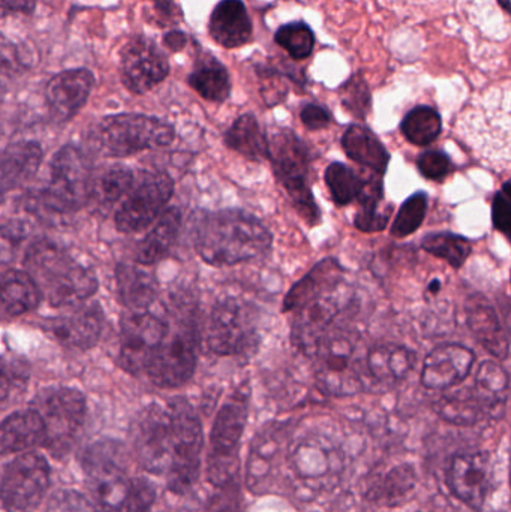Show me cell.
Segmentation results:
<instances>
[{
	"label": "cell",
	"instance_id": "cell-56",
	"mask_svg": "<svg viewBox=\"0 0 511 512\" xmlns=\"http://www.w3.org/2000/svg\"><path fill=\"white\" fill-rule=\"evenodd\" d=\"M500 2L501 8L504 9V11L510 12L511 14V0H498Z\"/></svg>",
	"mask_w": 511,
	"mask_h": 512
},
{
	"label": "cell",
	"instance_id": "cell-58",
	"mask_svg": "<svg viewBox=\"0 0 511 512\" xmlns=\"http://www.w3.org/2000/svg\"><path fill=\"white\" fill-rule=\"evenodd\" d=\"M510 486H511V466H510Z\"/></svg>",
	"mask_w": 511,
	"mask_h": 512
},
{
	"label": "cell",
	"instance_id": "cell-28",
	"mask_svg": "<svg viewBox=\"0 0 511 512\" xmlns=\"http://www.w3.org/2000/svg\"><path fill=\"white\" fill-rule=\"evenodd\" d=\"M342 276V267L329 258L315 265L302 280L296 283L285 295L284 312H297V310L305 307L306 304L312 303L317 298L329 294L338 285Z\"/></svg>",
	"mask_w": 511,
	"mask_h": 512
},
{
	"label": "cell",
	"instance_id": "cell-11",
	"mask_svg": "<svg viewBox=\"0 0 511 512\" xmlns=\"http://www.w3.org/2000/svg\"><path fill=\"white\" fill-rule=\"evenodd\" d=\"M269 159L275 168L276 177L290 195L294 207L311 225L320 221V210L309 188V150L294 132L282 129L273 135Z\"/></svg>",
	"mask_w": 511,
	"mask_h": 512
},
{
	"label": "cell",
	"instance_id": "cell-29",
	"mask_svg": "<svg viewBox=\"0 0 511 512\" xmlns=\"http://www.w3.org/2000/svg\"><path fill=\"white\" fill-rule=\"evenodd\" d=\"M44 152L36 141H18L9 144L2 153L0 162V185L2 192L12 191L29 182L39 170Z\"/></svg>",
	"mask_w": 511,
	"mask_h": 512
},
{
	"label": "cell",
	"instance_id": "cell-44",
	"mask_svg": "<svg viewBox=\"0 0 511 512\" xmlns=\"http://www.w3.org/2000/svg\"><path fill=\"white\" fill-rule=\"evenodd\" d=\"M275 42L288 51L294 60H305L311 56L315 47V35L311 27L303 21L285 24L279 27Z\"/></svg>",
	"mask_w": 511,
	"mask_h": 512
},
{
	"label": "cell",
	"instance_id": "cell-21",
	"mask_svg": "<svg viewBox=\"0 0 511 512\" xmlns=\"http://www.w3.org/2000/svg\"><path fill=\"white\" fill-rule=\"evenodd\" d=\"M95 86V77L89 69H68L48 81L45 98L48 110L56 122L71 120L86 105Z\"/></svg>",
	"mask_w": 511,
	"mask_h": 512
},
{
	"label": "cell",
	"instance_id": "cell-31",
	"mask_svg": "<svg viewBox=\"0 0 511 512\" xmlns=\"http://www.w3.org/2000/svg\"><path fill=\"white\" fill-rule=\"evenodd\" d=\"M182 227V213L176 207L165 210L164 215L158 219L155 227L141 240L135 252L137 264L149 265L162 261L176 243Z\"/></svg>",
	"mask_w": 511,
	"mask_h": 512
},
{
	"label": "cell",
	"instance_id": "cell-45",
	"mask_svg": "<svg viewBox=\"0 0 511 512\" xmlns=\"http://www.w3.org/2000/svg\"><path fill=\"white\" fill-rule=\"evenodd\" d=\"M428 210V195L423 192L411 195L399 210L395 222L392 225V234L395 237H408L416 233L425 221Z\"/></svg>",
	"mask_w": 511,
	"mask_h": 512
},
{
	"label": "cell",
	"instance_id": "cell-19",
	"mask_svg": "<svg viewBox=\"0 0 511 512\" xmlns=\"http://www.w3.org/2000/svg\"><path fill=\"white\" fill-rule=\"evenodd\" d=\"M105 315L98 301H84L47 322V330L60 345L87 351L101 339Z\"/></svg>",
	"mask_w": 511,
	"mask_h": 512
},
{
	"label": "cell",
	"instance_id": "cell-53",
	"mask_svg": "<svg viewBox=\"0 0 511 512\" xmlns=\"http://www.w3.org/2000/svg\"><path fill=\"white\" fill-rule=\"evenodd\" d=\"M186 42H188V38H186L185 33L180 32V30H171V32H168L167 35L164 36V44L173 51L183 50Z\"/></svg>",
	"mask_w": 511,
	"mask_h": 512
},
{
	"label": "cell",
	"instance_id": "cell-36",
	"mask_svg": "<svg viewBox=\"0 0 511 512\" xmlns=\"http://www.w3.org/2000/svg\"><path fill=\"white\" fill-rule=\"evenodd\" d=\"M414 355L402 346H377L366 357V369L380 382H398L413 369Z\"/></svg>",
	"mask_w": 511,
	"mask_h": 512
},
{
	"label": "cell",
	"instance_id": "cell-59",
	"mask_svg": "<svg viewBox=\"0 0 511 512\" xmlns=\"http://www.w3.org/2000/svg\"><path fill=\"white\" fill-rule=\"evenodd\" d=\"M419 512H426V511H419Z\"/></svg>",
	"mask_w": 511,
	"mask_h": 512
},
{
	"label": "cell",
	"instance_id": "cell-10",
	"mask_svg": "<svg viewBox=\"0 0 511 512\" xmlns=\"http://www.w3.org/2000/svg\"><path fill=\"white\" fill-rule=\"evenodd\" d=\"M92 162L83 150L65 146L50 162V182L42 194V203L57 213L80 210L92 200Z\"/></svg>",
	"mask_w": 511,
	"mask_h": 512
},
{
	"label": "cell",
	"instance_id": "cell-26",
	"mask_svg": "<svg viewBox=\"0 0 511 512\" xmlns=\"http://www.w3.org/2000/svg\"><path fill=\"white\" fill-rule=\"evenodd\" d=\"M468 327L476 339L494 357L504 360L509 355V337L498 319L494 306L482 294L471 295L467 301Z\"/></svg>",
	"mask_w": 511,
	"mask_h": 512
},
{
	"label": "cell",
	"instance_id": "cell-30",
	"mask_svg": "<svg viewBox=\"0 0 511 512\" xmlns=\"http://www.w3.org/2000/svg\"><path fill=\"white\" fill-rule=\"evenodd\" d=\"M41 289L26 270H6L2 276L3 318H17L26 315L39 306Z\"/></svg>",
	"mask_w": 511,
	"mask_h": 512
},
{
	"label": "cell",
	"instance_id": "cell-40",
	"mask_svg": "<svg viewBox=\"0 0 511 512\" xmlns=\"http://www.w3.org/2000/svg\"><path fill=\"white\" fill-rule=\"evenodd\" d=\"M437 411L444 420L458 426H473L488 417L474 388L444 396L438 402Z\"/></svg>",
	"mask_w": 511,
	"mask_h": 512
},
{
	"label": "cell",
	"instance_id": "cell-34",
	"mask_svg": "<svg viewBox=\"0 0 511 512\" xmlns=\"http://www.w3.org/2000/svg\"><path fill=\"white\" fill-rule=\"evenodd\" d=\"M474 391L488 417L497 418L503 412L509 394V376L495 361L480 364L474 381Z\"/></svg>",
	"mask_w": 511,
	"mask_h": 512
},
{
	"label": "cell",
	"instance_id": "cell-23",
	"mask_svg": "<svg viewBox=\"0 0 511 512\" xmlns=\"http://www.w3.org/2000/svg\"><path fill=\"white\" fill-rule=\"evenodd\" d=\"M476 355L464 345H441L426 357L422 384L429 390H447L461 384L473 369Z\"/></svg>",
	"mask_w": 511,
	"mask_h": 512
},
{
	"label": "cell",
	"instance_id": "cell-46",
	"mask_svg": "<svg viewBox=\"0 0 511 512\" xmlns=\"http://www.w3.org/2000/svg\"><path fill=\"white\" fill-rule=\"evenodd\" d=\"M342 104L357 117H365L371 107V93L365 80L356 75L341 90Z\"/></svg>",
	"mask_w": 511,
	"mask_h": 512
},
{
	"label": "cell",
	"instance_id": "cell-4",
	"mask_svg": "<svg viewBox=\"0 0 511 512\" xmlns=\"http://www.w3.org/2000/svg\"><path fill=\"white\" fill-rule=\"evenodd\" d=\"M459 132L485 162L511 171V81L477 96L462 113Z\"/></svg>",
	"mask_w": 511,
	"mask_h": 512
},
{
	"label": "cell",
	"instance_id": "cell-49",
	"mask_svg": "<svg viewBox=\"0 0 511 512\" xmlns=\"http://www.w3.org/2000/svg\"><path fill=\"white\" fill-rule=\"evenodd\" d=\"M45 512H95L89 499L75 490H60L51 496Z\"/></svg>",
	"mask_w": 511,
	"mask_h": 512
},
{
	"label": "cell",
	"instance_id": "cell-14",
	"mask_svg": "<svg viewBox=\"0 0 511 512\" xmlns=\"http://www.w3.org/2000/svg\"><path fill=\"white\" fill-rule=\"evenodd\" d=\"M174 194V182L164 171H146L116 212L120 233L135 234L146 230L164 215Z\"/></svg>",
	"mask_w": 511,
	"mask_h": 512
},
{
	"label": "cell",
	"instance_id": "cell-22",
	"mask_svg": "<svg viewBox=\"0 0 511 512\" xmlns=\"http://www.w3.org/2000/svg\"><path fill=\"white\" fill-rule=\"evenodd\" d=\"M339 309V301L329 292L297 310L291 330L294 346L303 354L314 357L323 340L329 336Z\"/></svg>",
	"mask_w": 511,
	"mask_h": 512
},
{
	"label": "cell",
	"instance_id": "cell-43",
	"mask_svg": "<svg viewBox=\"0 0 511 512\" xmlns=\"http://www.w3.org/2000/svg\"><path fill=\"white\" fill-rule=\"evenodd\" d=\"M422 246L426 252L444 259L453 268H461L473 249L465 237L452 233L429 234L423 239Z\"/></svg>",
	"mask_w": 511,
	"mask_h": 512
},
{
	"label": "cell",
	"instance_id": "cell-5",
	"mask_svg": "<svg viewBox=\"0 0 511 512\" xmlns=\"http://www.w3.org/2000/svg\"><path fill=\"white\" fill-rule=\"evenodd\" d=\"M171 429V465L167 486L171 492H189L200 478L203 462L204 435L200 417L188 400H170L167 403Z\"/></svg>",
	"mask_w": 511,
	"mask_h": 512
},
{
	"label": "cell",
	"instance_id": "cell-51",
	"mask_svg": "<svg viewBox=\"0 0 511 512\" xmlns=\"http://www.w3.org/2000/svg\"><path fill=\"white\" fill-rule=\"evenodd\" d=\"M300 119L306 128L318 131V129L327 128L332 117H330L329 111L321 105L309 104L300 111Z\"/></svg>",
	"mask_w": 511,
	"mask_h": 512
},
{
	"label": "cell",
	"instance_id": "cell-37",
	"mask_svg": "<svg viewBox=\"0 0 511 512\" xmlns=\"http://www.w3.org/2000/svg\"><path fill=\"white\" fill-rule=\"evenodd\" d=\"M134 188V173L122 164L110 165L95 173L92 186V200L101 207H111L128 197Z\"/></svg>",
	"mask_w": 511,
	"mask_h": 512
},
{
	"label": "cell",
	"instance_id": "cell-6",
	"mask_svg": "<svg viewBox=\"0 0 511 512\" xmlns=\"http://www.w3.org/2000/svg\"><path fill=\"white\" fill-rule=\"evenodd\" d=\"M176 137L173 126L144 114L105 117L93 132L96 152L107 158H126L143 150L170 146Z\"/></svg>",
	"mask_w": 511,
	"mask_h": 512
},
{
	"label": "cell",
	"instance_id": "cell-57",
	"mask_svg": "<svg viewBox=\"0 0 511 512\" xmlns=\"http://www.w3.org/2000/svg\"><path fill=\"white\" fill-rule=\"evenodd\" d=\"M504 195L509 198L511 203V183H506V185H504Z\"/></svg>",
	"mask_w": 511,
	"mask_h": 512
},
{
	"label": "cell",
	"instance_id": "cell-2",
	"mask_svg": "<svg viewBox=\"0 0 511 512\" xmlns=\"http://www.w3.org/2000/svg\"><path fill=\"white\" fill-rule=\"evenodd\" d=\"M194 246L207 264L230 267L266 254L272 234L260 219L243 210L201 213L195 222Z\"/></svg>",
	"mask_w": 511,
	"mask_h": 512
},
{
	"label": "cell",
	"instance_id": "cell-47",
	"mask_svg": "<svg viewBox=\"0 0 511 512\" xmlns=\"http://www.w3.org/2000/svg\"><path fill=\"white\" fill-rule=\"evenodd\" d=\"M417 168L429 180H443L452 170L449 156L440 150H426L417 159Z\"/></svg>",
	"mask_w": 511,
	"mask_h": 512
},
{
	"label": "cell",
	"instance_id": "cell-39",
	"mask_svg": "<svg viewBox=\"0 0 511 512\" xmlns=\"http://www.w3.org/2000/svg\"><path fill=\"white\" fill-rule=\"evenodd\" d=\"M443 122L440 113L428 105L413 108L401 123L404 137L414 146L426 147L440 137Z\"/></svg>",
	"mask_w": 511,
	"mask_h": 512
},
{
	"label": "cell",
	"instance_id": "cell-16",
	"mask_svg": "<svg viewBox=\"0 0 511 512\" xmlns=\"http://www.w3.org/2000/svg\"><path fill=\"white\" fill-rule=\"evenodd\" d=\"M168 321L153 315L150 310L128 312L120 319L119 364L131 375H146L158 352Z\"/></svg>",
	"mask_w": 511,
	"mask_h": 512
},
{
	"label": "cell",
	"instance_id": "cell-7",
	"mask_svg": "<svg viewBox=\"0 0 511 512\" xmlns=\"http://www.w3.org/2000/svg\"><path fill=\"white\" fill-rule=\"evenodd\" d=\"M41 414L47 432L45 450L56 457L68 456L77 444L86 421V399L80 391L69 387L42 390L32 402Z\"/></svg>",
	"mask_w": 511,
	"mask_h": 512
},
{
	"label": "cell",
	"instance_id": "cell-42",
	"mask_svg": "<svg viewBox=\"0 0 511 512\" xmlns=\"http://www.w3.org/2000/svg\"><path fill=\"white\" fill-rule=\"evenodd\" d=\"M326 183L338 206H348L362 195L366 183L347 165L333 162L326 170Z\"/></svg>",
	"mask_w": 511,
	"mask_h": 512
},
{
	"label": "cell",
	"instance_id": "cell-38",
	"mask_svg": "<svg viewBox=\"0 0 511 512\" xmlns=\"http://www.w3.org/2000/svg\"><path fill=\"white\" fill-rule=\"evenodd\" d=\"M188 83L201 98L218 104L227 101L231 93L230 75L216 60H207L203 65L197 66L189 75Z\"/></svg>",
	"mask_w": 511,
	"mask_h": 512
},
{
	"label": "cell",
	"instance_id": "cell-52",
	"mask_svg": "<svg viewBox=\"0 0 511 512\" xmlns=\"http://www.w3.org/2000/svg\"><path fill=\"white\" fill-rule=\"evenodd\" d=\"M35 6L36 0H2L3 14H8V12H24V14H32Z\"/></svg>",
	"mask_w": 511,
	"mask_h": 512
},
{
	"label": "cell",
	"instance_id": "cell-17",
	"mask_svg": "<svg viewBox=\"0 0 511 512\" xmlns=\"http://www.w3.org/2000/svg\"><path fill=\"white\" fill-rule=\"evenodd\" d=\"M356 346L345 334H330L323 340L317 354V384L329 396H353L363 388L357 366Z\"/></svg>",
	"mask_w": 511,
	"mask_h": 512
},
{
	"label": "cell",
	"instance_id": "cell-18",
	"mask_svg": "<svg viewBox=\"0 0 511 512\" xmlns=\"http://www.w3.org/2000/svg\"><path fill=\"white\" fill-rule=\"evenodd\" d=\"M170 74V63L158 45L150 39L137 36L131 39L120 54V77L129 92L143 95L165 80Z\"/></svg>",
	"mask_w": 511,
	"mask_h": 512
},
{
	"label": "cell",
	"instance_id": "cell-12",
	"mask_svg": "<svg viewBox=\"0 0 511 512\" xmlns=\"http://www.w3.org/2000/svg\"><path fill=\"white\" fill-rule=\"evenodd\" d=\"M204 339L207 348L222 357L254 354L260 334L252 307L237 298L219 301L207 319Z\"/></svg>",
	"mask_w": 511,
	"mask_h": 512
},
{
	"label": "cell",
	"instance_id": "cell-35",
	"mask_svg": "<svg viewBox=\"0 0 511 512\" xmlns=\"http://www.w3.org/2000/svg\"><path fill=\"white\" fill-rule=\"evenodd\" d=\"M225 144L228 149L240 153L251 161L269 159V140L252 114H243L233 123L225 134Z\"/></svg>",
	"mask_w": 511,
	"mask_h": 512
},
{
	"label": "cell",
	"instance_id": "cell-55",
	"mask_svg": "<svg viewBox=\"0 0 511 512\" xmlns=\"http://www.w3.org/2000/svg\"><path fill=\"white\" fill-rule=\"evenodd\" d=\"M429 292L431 294H438V292L441 291V280L440 279H434L431 283H429L428 286Z\"/></svg>",
	"mask_w": 511,
	"mask_h": 512
},
{
	"label": "cell",
	"instance_id": "cell-24",
	"mask_svg": "<svg viewBox=\"0 0 511 512\" xmlns=\"http://www.w3.org/2000/svg\"><path fill=\"white\" fill-rule=\"evenodd\" d=\"M47 432L44 420L35 408L14 412L3 420L0 429V451L3 456L21 454L45 447Z\"/></svg>",
	"mask_w": 511,
	"mask_h": 512
},
{
	"label": "cell",
	"instance_id": "cell-20",
	"mask_svg": "<svg viewBox=\"0 0 511 512\" xmlns=\"http://www.w3.org/2000/svg\"><path fill=\"white\" fill-rule=\"evenodd\" d=\"M491 457L485 451L456 454L447 472V483L456 498L482 511L491 487Z\"/></svg>",
	"mask_w": 511,
	"mask_h": 512
},
{
	"label": "cell",
	"instance_id": "cell-25",
	"mask_svg": "<svg viewBox=\"0 0 511 512\" xmlns=\"http://www.w3.org/2000/svg\"><path fill=\"white\" fill-rule=\"evenodd\" d=\"M209 32L225 48L248 44L254 27L245 3L242 0H221L210 15Z\"/></svg>",
	"mask_w": 511,
	"mask_h": 512
},
{
	"label": "cell",
	"instance_id": "cell-32",
	"mask_svg": "<svg viewBox=\"0 0 511 512\" xmlns=\"http://www.w3.org/2000/svg\"><path fill=\"white\" fill-rule=\"evenodd\" d=\"M342 147L348 158L374 173L384 174L389 168V152L377 135L365 126L351 125L342 137Z\"/></svg>",
	"mask_w": 511,
	"mask_h": 512
},
{
	"label": "cell",
	"instance_id": "cell-50",
	"mask_svg": "<svg viewBox=\"0 0 511 512\" xmlns=\"http://www.w3.org/2000/svg\"><path fill=\"white\" fill-rule=\"evenodd\" d=\"M492 221L495 228L506 234L511 242V203L504 194H498L492 204Z\"/></svg>",
	"mask_w": 511,
	"mask_h": 512
},
{
	"label": "cell",
	"instance_id": "cell-48",
	"mask_svg": "<svg viewBox=\"0 0 511 512\" xmlns=\"http://www.w3.org/2000/svg\"><path fill=\"white\" fill-rule=\"evenodd\" d=\"M204 512H242V496L237 480L218 487V492L209 499Z\"/></svg>",
	"mask_w": 511,
	"mask_h": 512
},
{
	"label": "cell",
	"instance_id": "cell-27",
	"mask_svg": "<svg viewBox=\"0 0 511 512\" xmlns=\"http://www.w3.org/2000/svg\"><path fill=\"white\" fill-rule=\"evenodd\" d=\"M138 265L120 264L116 270L117 297L128 312L149 310L158 297L155 274Z\"/></svg>",
	"mask_w": 511,
	"mask_h": 512
},
{
	"label": "cell",
	"instance_id": "cell-54",
	"mask_svg": "<svg viewBox=\"0 0 511 512\" xmlns=\"http://www.w3.org/2000/svg\"><path fill=\"white\" fill-rule=\"evenodd\" d=\"M153 3H155L156 11H158L159 14L164 15L168 20L177 14V8L176 5H174V0H153Z\"/></svg>",
	"mask_w": 511,
	"mask_h": 512
},
{
	"label": "cell",
	"instance_id": "cell-13",
	"mask_svg": "<svg viewBox=\"0 0 511 512\" xmlns=\"http://www.w3.org/2000/svg\"><path fill=\"white\" fill-rule=\"evenodd\" d=\"M50 483V465L42 454H18L3 468V508L8 512L35 511L47 496Z\"/></svg>",
	"mask_w": 511,
	"mask_h": 512
},
{
	"label": "cell",
	"instance_id": "cell-1",
	"mask_svg": "<svg viewBox=\"0 0 511 512\" xmlns=\"http://www.w3.org/2000/svg\"><path fill=\"white\" fill-rule=\"evenodd\" d=\"M81 466L95 512H149L152 508L155 487L129 472L125 448L117 442L90 445L84 451Z\"/></svg>",
	"mask_w": 511,
	"mask_h": 512
},
{
	"label": "cell",
	"instance_id": "cell-3",
	"mask_svg": "<svg viewBox=\"0 0 511 512\" xmlns=\"http://www.w3.org/2000/svg\"><path fill=\"white\" fill-rule=\"evenodd\" d=\"M24 267L51 307H72L89 301L98 291V277L66 249L50 240L33 243Z\"/></svg>",
	"mask_w": 511,
	"mask_h": 512
},
{
	"label": "cell",
	"instance_id": "cell-41",
	"mask_svg": "<svg viewBox=\"0 0 511 512\" xmlns=\"http://www.w3.org/2000/svg\"><path fill=\"white\" fill-rule=\"evenodd\" d=\"M383 198V188L380 182L366 183L362 195H360V210L354 218L357 230L363 233H377L383 231L389 224L392 209L381 212L380 201Z\"/></svg>",
	"mask_w": 511,
	"mask_h": 512
},
{
	"label": "cell",
	"instance_id": "cell-9",
	"mask_svg": "<svg viewBox=\"0 0 511 512\" xmlns=\"http://www.w3.org/2000/svg\"><path fill=\"white\" fill-rule=\"evenodd\" d=\"M198 337L191 316H174L167 334L147 370V378L159 388H177L194 376L197 367Z\"/></svg>",
	"mask_w": 511,
	"mask_h": 512
},
{
	"label": "cell",
	"instance_id": "cell-8",
	"mask_svg": "<svg viewBox=\"0 0 511 512\" xmlns=\"http://www.w3.org/2000/svg\"><path fill=\"white\" fill-rule=\"evenodd\" d=\"M249 415V397L243 391L234 393L219 409L210 433L207 478L215 487L236 481L240 441Z\"/></svg>",
	"mask_w": 511,
	"mask_h": 512
},
{
	"label": "cell",
	"instance_id": "cell-15",
	"mask_svg": "<svg viewBox=\"0 0 511 512\" xmlns=\"http://www.w3.org/2000/svg\"><path fill=\"white\" fill-rule=\"evenodd\" d=\"M132 453L144 471L167 477L171 465L170 414L167 405L152 403L131 427Z\"/></svg>",
	"mask_w": 511,
	"mask_h": 512
},
{
	"label": "cell",
	"instance_id": "cell-33",
	"mask_svg": "<svg viewBox=\"0 0 511 512\" xmlns=\"http://www.w3.org/2000/svg\"><path fill=\"white\" fill-rule=\"evenodd\" d=\"M416 487L417 474L414 466L399 465L378 477L369 489L368 499L380 507H401L413 498Z\"/></svg>",
	"mask_w": 511,
	"mask_h": 512
}]
</instances>
